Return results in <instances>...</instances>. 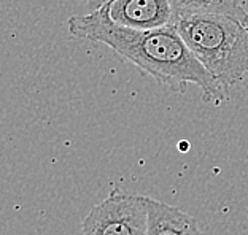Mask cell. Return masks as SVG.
<instances>
[{"label":"cell","mask_w":248,"mask_h":235,"mask_svg":"<svg viewBox=\"0 0 248 235\" xmlns=\"http://www.w3.org/2000/svg\"><path fill=\"white\" fill-rule=\"evenodd\" d=\"M67 29L73 38L107 44L173 92L185 94L186 86L196 85L205 103L221 105L229 97L226 89L197 60L173 24L150 30L123 27L110 18L108 5L104 2L88 15L70 16Z\"/></svg>","instance_id":"6da1fadb"},{"label":"cell","mask_w":248,"mask_h":235,"mask_svg":"<svg viewBox=\"0 0 248 235\" xmlns=\"http://www.w3.org/2000/svg\"><path fill=\"white\" fill-rule=\"evenodd\" d=\"M172 24L197 60L226 91L248 73V24L226 15H185Z\"/></svg>","instance_id":"7a4b0ae2"},{"label":"cell","mask_w":248,"mask_h":235,"mask_svg":"<svg viewBox=\"0 0 248 235\" xmlns=\"http://www.w3.org/2000/svg\"><path fill=\"white\" fill-rule=\"evenodd\" d=\"M148 197L111 191L81 221L80 235H146Z\"/></svg>","instance_id":"3957f363"},{"label":"cell","mask_w":248,"mask_h":235,"mask_svg":"<svg viewBox=\"0 0 248 235\" xmlns=\"http://www.w3.org/2000/svg\"><path fill=\"white\" fill-rule=\"evenodd\" d=\"M107 5L110 18L129 29L150 30L173 21L170 0H107Z\"/></svg>","instance_id":"277c9868"},{"label":"cell","mask_w":248,"mask_h":235,"mask_svg":"<svg viewBox=\"0 0 248 235\" xmlns=\"http://www.w3.org/2000/svg\"><path fill=\"white\" fill-rule=\"evenodd\" d=\"M146 235H204L194 216L178 206L148 197V231Z\"/></svg>","instance_id":"5b68a950"},{"label":"cell","mask_w":248,"mask_h":235,"mask_svg":"<svg viewBox=\"0 0 248 235\" xmlns=\"http://www.w3.org/2000/svg\"><path fill=\"white\" fill-rule=\"evenodd\" d=\"M173 18L185 15H226L248 24V11L244 0H170Z\"/></svg>","instance_id":"8992f818"},{"label":"cell","mask_w":248,"mask_h":235,"mask_svg":"<svg viewBox=\"0 0 248 235\" xmlns=\"http://www.w3.org/2000/svg\"><path fill=\"white\" fill-rule=\"evenodd\" d=\"M86 2H89V3H97V5H100V3L107 2V0H86Z\"/></svg>","instance_id":"52a82bcc"}]
</instances>
